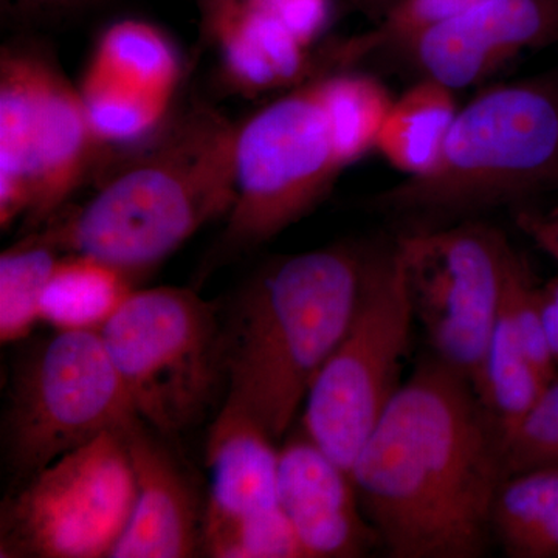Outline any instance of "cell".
Instances as JSON below:
<instances>
[{
  "instance_id": "cell-18",
  "label": "cell",
  "mask_w": 558,
  "mask_h": 558,
  "mask_svg": "<svg viewBox=\"0 0 558 558\" xmlns=\"http://www.w3.org/2000/svg\"><path fill=\"white\" fill-rule=\"evenodd\" d=\"M458 110L454 90L438 81L418 78L392 101L376 150L396 170L421 174L438 159Z\"/></svg>"
},
{
  "instance_id": "cell-28",
  "label": "cell",
  "mask_w": 558,
  "mask_h": 558,
  "mask_svg": "<svg viewBox=\"0 0 558 558\" xmlns=\"http://www.w3.org/2000/svg\"><path fill=\"white\" fill-rule=\"evenodd\" d=\"M241 2L242 0H196L197 10H199L201 50L215 47L223 25Z\"/></svg>"
},
{
  "instance_id": "cell-25",
  "label": "cell",
  "mask_w": 558,
  "mask_h": 558,
  "mask_svg": "<svg viewBox=\"0 0 558 558\" xmlns=\"http://www.w3.org/2000/svg\"><path fill=\"white\" fill-rule=\"evenodd\" d=\"M117 2L120 0H0L2 16L25 31L75 24Z\"/></svg>"
},
{
  "instance_id": "cell-16",
  "label": "cell",
  "mask_w": 558,
  "mask_h": 558,
  "mask_svg": "<svg viewBox=\"0 0 558 558\" xmlns=\"http://www.w3.org/2000/svg\"><path fill=\"white\" fill-rule=\"evenodd\" d=\"M275 444L252 418L218 411L207 444L211 488L205 506L202 548L205 542L230 529L281 510L279 450Z\"/></svg>"
},
{
  "instance_id": "cell-3",
  "label": "cell",
  "mask_w": 558,
  "mask_h": 558,
  "mask_svg": "<svg viewBox=\"0 0 558 558\" xmlns=\"http://www.w3.org/2000/svg\"><path fill=\"white\" fill-rule=\"evenodd\" d=\"M374 245L339 242L264 264L223 315L227 391L279 442L357 307Z\"/></svg>"
},
{
  "instance_id": "cell-17",
  "label": "cell",
  "mask_w": 558,
  "mask_h": 558,
  "mask_svg": "<svg viewBox=\"0 0 558 558\" xmlns=\"http://www.w3.org/2000/svg\"><path fill=\"white\" fill-rule=\"evenodd\" d=\"M215 49L220 81L230 94L258 97L289 90L319 73L318 51L277 16L250 3L233 11Z\"/></svg>"
},
{
  "instance_id": "cell-5",
  "label": "cell",
  "mask_w": 558,
  "mask_h": 558,
  "mask_svg": "<svg viewBox=\"0 0 558 558\" xmlns=\"http://www.w3.org/2000/svg\"><path fill=\"white\" fill-rule=\"evenodd\" d=\"M78 87L46 40L21 33L0 51V227L46 226L112 159Z\"/></svg>"
},
{
  "instance_id": "cell-13",
  "label": "cell",
  "mask_w": 558,
  "mask_h": 558,
  "mask_svg": "<svg viewBox=\"0 0 558 558\" xmlns=\"http://www.w3.org/2000/svg\"><path fill=\"white\" fill-rule=\"evenodd\" d=\"M557 43L558 0H478L388 54L457 92Z\"/></svg>"
},
{
  "instance_id": "cell-20",
  "label": "cell",
  "mask_w": 558,
  "mask_h": 558,
  "mask_svg": "<svg viewBox=\"0 0 558 558\" xmlns=\"http://www.w3.org/2000/svg\"><path fill=\"white\" fill-rule=\"evenodd\" d=\"M134 279L89 256L64 255L44 292L40 319L57 329H100Z\"/></svg>"
},
{
  "instance_id": "cell-22",
  "label": "cell",
  "mask_w": 558,
  "mask_h": 558,
  "mask_svg": "<svg viewBox=\"0 0 558 558\" xmlns=\"http://www.w3.org/2000/svg\"><path fill=\"white\" fill-rule=\"evenodd\" d=\"M548 384L510 328L508 319L499 312L475 385L481 403L499 432L517 424Z\"/></svg>"
},
{
  "instance_id": "cell-4",
  "label": "cell",
  "mask_w": 558,
  "mask_h": 558,
  "mask_svg": "<svg viewBox=\"0 0 558 558\" xmlns=\"http://www.w3.org/2000/svg\"><path fill=\"white\" fill-rule=\"evenodd\" d=\"M549 191H558V97L548 75L481 92L458 110L435 163L368 207L405 231L435 230Z\"/></svg>"
},
{
  "instance_id": "cell-30",
  "label": "cell",
  "mask_w": 558,
  "mask_h": 558,
  "mask_svg": "<svg viewBox=\"0 0 558 558\" xmlns=\"http://www.w3.org/2000/svg\"><path fill=\"white\" fill-rule=\"evenodd\" d=\"M405 2H409V0H341L337 16L347 17L351 14H357V16H363L376 25L377 22L387 16L389 11Z\"/></svg>"
},
{
  "instance_id": "cell-26",
  "label": "cell",
  "mask_w": 558,
  "mask_h": 558,
  "mask_svg": "<svg viewBox=\"0 0 558 558\" xmlns=\"http://www.w3.org/2000/svg\"><path fill=\"white\" fill-rule=\"evenodd\" d=\"M241 3L274 14L310 47L329 21V0H242Z\"/></svg>"
},
{
  "instance_id": "cell-31",
  "label": "cell",
  "mask_w": 558,
  "mask_h": 558,
  "mask_svg": "<svg viewBox=\"0 0 558 558\" xmlns=\"http://www.w3.org/2000/svg\"><path fill=\"white\" fill-rule=\"evenodd\" d=\"M549 76H550V80H553L554 89H556L557 97H558V69L556 70V72L553 73V75H549Z\"/></svg>"
},
{
  "instance_id": "cell-6",
  "label": "cell",
  "mask_w": 558,
  "mask_h": 558,
  "mask_svg": "<svg viewBox=\"0 0 558 558\" xmlns=\"http://www.w3.org/2000/svg\"><path fill=\"white\" fill-rule=\"evenodd\" d=\"M135 413L161 436L199 425L226 398L218 303L182 288L132 290L101 326Z\"/></svg>"
},
{
  "instance_id": "cell-27",
  "label": "cell",
  "mask_w": 558,
  "mask_h": 558,
  "mask_svg": "<svg viewBox=\"0 0 558 558\" xmlns=\"http://www.w3.org/2000/svg\"><path fill=\"white\" fill-rule=\"evenodd\" d=\"M517 227L537 247L558 263V207L542 208L537 202L513 208Z\"/></svg>"
},
{
  "instance_id": "cell-9",
  "label": "cell",
  "mask_w": 558,
  "mask_h": 558,
  "mask_svg": "<svg viewBox=\"0 0 558 558\" xmlns=\"http://www.w3.org/2000/svg\"><path fill=\"white\" fill-rule=\"evenodd\" d=\"M98 329H58L17 362L2 424L11 483L137 417Z\"/></svg>"
},
{
  "instance_id": "cell-21",
  "label": "cell",
  "mask_w": 558,
  "mask_h": 558,
  "mask_svg": "<svg viewBox=\"0 0 558 558\" xmlns=\"http://www.w3.org/2000/svg\"><path fill=\"white\" fill-rule=\"evenodd\" d=\"M65 253L46 229L31 231L0 255V341L27 339L40 322L44 292Z\"/></svg>"
},
{
  "instance_id": "cell-11",
  "label": "cell",
  "mask_w": 558,
  "mask_h": 558,
  "mask_svg": "<svg viewBox=\"0 0 558 558\" xmlns=\"http://www.w3.org/2000/svg\"><path fill=\"white\" fill-rule=\"evenodd\" d=\"M414 319L436 357L475 388L497 325L512 245L495 227L465 220L398 238Z\"/></svg>"
},
{
  "instance_id": "cell-1",
  "label": "cell",
  "mask_w": 558,
  "mask_h": 558,
  "mask_svg": "<svg viewBox=\"0 0 558 558\" xmlns=\"http://www.w3.org/2000/svg\"><path fill=\"white\" fill-rule=\"evenodd\" d=\"M351 478L389 557H481L508 478L501 432L472 381L433 354L400 385Z\"/></svg>"
},
{
  "instance_id": "cell-24",
  "label": "cell",
  "mask_w": 558,
  "mask_h": 558,
  "mask_svg": "<svg viewBox=\"0 0 558 558\" xmlns=\"http://www.w3.org/2000/svg\"><path fill=\"white\" fill-rule=\"evenodd\" d=\"M506 476L558 468V376L517 424L501 433Z\"/></svg>"
},
{
  "instance_id": "cell-23",
  "label": "cell",
  "mask_w": 558,
  "mask_h": 558,
  "mask_svg": "<svg viewBox=\"0 0 558 558\" xmlns=\"http://www.w3.org/2000/svg\"><path fill=\"white\" fill-rule=\"evenodd\" d=\"M319 80L341 154L352 165L376 149L395 100L379 80L354 69L319 73Z\"/></svg>"
},
{
  "instance_id": "cell-7",
  "label": "cell",
  "mask_w": 558,
  "mask_h": 558,
  "mask_svg": "<svg viewBox=\"0 0 558 558\" xmlns=\"http://www.w3.org/2000/svg\"><path fill=\"white\" fill-rule=\"evenodd\" d=\"M347 167L319 73L253 113L238 130L236 201L202 275L242 258L306 216Z\"/></svg>"
},
{
  "instance_id": "cell-2",
  "label": "cell",
  "mask_w": 558,
  "mask_h": 558,
  "mask_svg": "<svg viewBox=\"0 0 558 558\" xmlns=\"http://www.w3.org/2000/svg\"><path fill=\"white\" fill-rule=\"evenodd\" d=\"M240 126L191 101L159 130L110 159L86 204L46 226L65 255L89 256L137 279L236 201Z\"/></svg>"
},
{
  "instance_id": "cell-15",
  "label": "cell",
  "mask_w": 558,
  "mask_h": 558,
  "mask_svg": "<svg viewBox=\"0 0 558 558\" xmlns=\"http://www.w3.org/2000/svg\"><path fill=\"white\" fill-rule=\"evenodd\" d=\"M137 416L123 428L137 483L130 523L110 558H186L202 550L205 506L168 450Z\"/></svg>"
},
{
  "instance_id": "cell-8",
  "label": "cell",
  "mask_w": 558,
  "mask_h": 558,
  "mask_svg": "<svg viewBox=\"0 0 558 558\" xmlns=\"http://www.w3.org/2000/svg\"><path fill=\"white\" fill-rule=\"evenodd\" d=\"M414 314L398 241L374 245L347 332L312 385L304 432L351 473L400 388Z\"/></svg>"
},
{
  "instance_id": "cell-19",
  "label": "cell",
  "mask_w": 558,
  "mask_h": 558,
  "mask_svg": "<svg viewBox=\"0 0 558 558\" xmlns=\"http://www.w3.org/2000/svg\"><path fill=\"white\" fill-rule=\"evenodd\" d=\"M492 532L513 558H558V468L508 476L499 487Z\"/></svg>"
},
{
  "instance_id": "cell-12",
  "label": "cell",
  "mask_w": 558,
  "mask_h": 558,
  "mask_svg": "<svg viewBox=\"0 0 558 558\" xmlns=\"http://www.w3.org/2000/svg\"><path fill=\"white\" fill-rule=\"evenodd\" d=\"M182 78V62L163 32L145 21L106 28L78 87L97 137L108 148L135 146L159 130Z\"/></svg>"
},
{
  "instance_id": "cell-10",
  "label": "cell",
  "mask_w": 558,
  "mask_h": 558,
  "mask_svg": "<svg viewBox=\"0 0 558 558\" xmlns=\"http://www.w3.org/2000/svg\"><path fill=\"white\" fill-rule=\"evenodd\" d=\"M123 428L10 484L0 505V557H110L137 499Z\"/></svg>"
},
{
  "instance_id": "cell-29",
  "label": "cell",
  "mask_w": 558,
  "mask_h": 558,
  "mask_svg": "<svg viewBox=\"0 0 558 558\" xmlns=\"http://www.w3.org/2000/svg\"><path fill=\"white\" fill-rule=\"evenodd\" d=\"M539 307L550 357L558 371V278L539 286Z\"/></svg>"
},
{
  "instance_id": "cell-14",
  "label": "cell",
  "mask_w": 558,
  "mask_h": 558,
  "mask_svg": "<svg viewBox=\"0 0 558 558\" xmlns=\"http://www.w3.org/2000/svg\"><path fill=\"white\" fill-rule=\"evenodd\" d=\"M278 498L303 558L362 557L379 543L351 473L304 429L279 449Z\"/></svg>"
}]
</instances>
